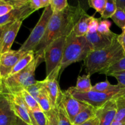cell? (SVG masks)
Listing matches in <instances>:
<instances>
[{"instance_id":"1","label":"cell","mask_w":125,"mask_h":125,"mask_svg":"<svg viewBox=\"0 0 125 125\" xmlns=\"http://www.w3.org/2000/svg\"><path fill=\"white\" fill-rule=\"evenodd\" d=\"M84 12L79 4L77 6H68L62 12L52 13L45 35L34 51L35 59L37 60L39 64L44 61L45 48L56 39L68 36Z\"/></svg>"},{"instance_id":"2","label":"cell","mask_w":125,"mask_h":125,"mask_svg":"<svg viewBox=\"0 0 125 125\" xmlns=\"http://www.w3.org/2000/svg\"><path fill=\"white\" fill-rule=\"evenodd\" d=\"M125 56L124 51L117 37L109 47L90 52L84 61L86 73L90 76L96 73H101Z\"/></svg>"},{"instance_id":"3","label":"cell","mask_w":125,"mask_h":125,"mask_svg":"<svg viewBox=\"0 0 125 125\" xmlns=\"http://www.w3.org/2000/svg\"><path fill=\"white\" fill-rule=\"evenodd\" d=\"M92 51V48L85 36H76L72 31L66 37L60 74L72 63L85 61Z\"/></svg>"},{"instance_id":"4","label":"cell","mask_w":125,"mask_h":125,"mask_svg":"<svg viewBox=\"0 0 125 125\" xmlns=\"http://www.w3.org/2000/svg\"><path fill=\"white\" fill-rule=\"evenodd\" d=\"M39 65L37 60L34 59L24 69L4 79V94H18L28 87L35 84L37 81L35 79V71Z\"/></svg>"},{"instance_id":"5","label":"cell","mask_w":125,"mask_h":125,"mask_svg":"<svg viewBox=\"0 0 125 125\" xmlns=\"http://www.w3.org/2000/svg\"><path fill=\"white\" fill-rule=\"evenodd\" d=\"M66 37H63L55 40L44 51L43 60L46 63L47 79H57L60 74Z\"/></svg>"},{"instance_id":"6","label":"cell","mask_w":125,"mask_h":125,"mask_svg":"<svg viewBox=\"0 0 125 125\" xmlns=\"http://www.w3.org/2000/svg\"><path fill=\"white\" fill-rule=\"evenodd\" d=\"M68 90L77 100L96 109L112 99H117L119 97L125 98V86L120 90L111 92H98L92 90L85 93L79 92L76 91L73 87H70Z\"/></svg>"},{"instance_id":"7","label":"cell","mask_w":125,"mask_h":125,"mask_svg":"<svg viewBox=\"0 0 125 125\" xmlns=\"http://www.w3.org/2000/svg\"><path fill=\"white\" fill-rule=\"evenodd\" d=\"M52 13L53 12L50 5L45 7L38 23L32 29L26 40L18 50L23 52H28L29 51H33L34 52L35 48L45 35L48 24Z\"/></svg>"},{"instance_id":"8","label":"cell","mask_w":125,"mask_h":125,"mask_svg":"<svg viewBox=\"0 0 125 125\" xmlns=\"http://www.w3.org/2000/svg\"><path fill=\"white\" fill-rule=\"evenodd\" d=\"M25 52L19 50H11L0 55V76L3 80L10 76L16 63Z\"/></svg>"},{"instance_id":"9","label":"cell","mask_w":125,"mask_h":125,"mask_svg":"<svg viewBox=\"0 0 125 125\" xmlns=\"http://www.w3.org/2000/svg\"><path fill=\"white\" fill-rule=\"evenodd\" d=\"M61 102L72 123L76 116L88 105L75 98L68 90L62 92Z\"/></svg>"},{"instance_id":"10","label":"cell","mask_w":125,"mask_h":125,"mask_svg":"<svg viewBox=\"0 0 125 125\" xmlns=\"http://www.w3.org/2000/svg\"><path fill=\"white\" fill-rule=\"evenodd\" d=\"M8 95L10 100L12 109L16 116L28 125H33L30 115L31 111L24 101L20 93L13 95L8 94Z\"/></svg>"},{"instance_id":"11","label":"cell","mask_w":125,"mask_h":125,"mask_svg":"<svg viewBox=\"0 0 125 125\" xmlns=\"http://www.w3.org/2000/svg\"><path fill=\"white\" fill-rule=\"evenodd\" d=\"M17 120L8 94H0V125H16Z\"/></svg>"},{"instance_id":"12","label":"cell","mask_w":125,"mask_h":125,"mask_svg":"<svg viewBox=\"0 0 125 125\" xmlns=\"http://www.w3.org/2000/svg\"><path fill=\"white\" fill-rule=\"evenodd\" d=\"M117 113L116 99L109 100L96 111L98 125H111Z\"/></svg>"},{"instance_id":"13","label":"cell","mask_w":125,"mask_h":125,"mask_svg":"<svg viewBox=\"0 0 125 125\" xmlns=\"http://www.w3.org/2000/svg\"><path fill=\"white\" fill-rule=\"evenodd\" d=\"M22 22L17 21L7 24L2 35L0 55L11 50V47L19 31Z\"/></svg>"},{"instance_id":"14","label":"cell","mask_w":125,"mask_h":125,"mask_svg":"<svg viewBox=\"0 0 125 125\" xmlns=\"http://www.w3.org/2000/svg\"><path fill=\"white\" fill-rule=\"evenodd\" d=\"M118 35L114 33L110 35L101 34L98 32L89 33L85 35V37L91 45L93 51L103 50L111 46L114 40L117 37Z\"/></svg>"},{"instance_id":"15","label":"cell","mask_w":125,"mask_h":125,"mask_svg":"<svg viewBox=\"0 0 125 125\" xmlns=\"http://www.w3.org/2000/svg\"><path fill=\"white\" fill-rule=\"evenodd\" d=\"M34 12V11L31 8L29 2L26 6L21 8L13 9L9 13L0 17V26L6 25L17 21H23L24 19Z\"/></svg>"},{"instance_id":"16","label":"cell","mask_w":125,"mask_h":125,"mask_svg":"<svg viewBox=\"0 0 125 125\" xmlns=\"http://www.w3.org/2000/svg\"><path fill=\"white\" fill-rule=\"evenodd\" d=\"M42 82L44 87L46 89L50 97L52 109H55L61 102L62 94V91H61L60 89L57 79L45 78Z\"/></svg>"},{"instance_id":"17","label":"cell","mask_w":125,"mask_h":125,"mask_svg":"<svg viewBox=\"0 0 125 125\" xmlns=\"http://www.w3.org/2000/svg\"><path fill=\"white\" fill-rule=\"evenodd\" d=\"M92 17L93 16H90L85 11L73 27V33L78 37L85 36L89 32V24Z\"/></svg>"},{"instance_id":"18","label":"cell","mask_w":125,"mask_h":125,"mask_svg":"<svg viewBox=\"0 0 125 125\" xmlns=\"http://www.w3.org/2000/svg\"><path fill=\"white\" fill-rule=\"evenodd\" d=\"M96 109L87 105L75 117L73 121V125H79L96 117Z\"/></svg>"},{"instance_id":"19","label":"cell","mask_w":125,"mask_h":125,"mask_svg":"<svg viewBox=\"0 0 125 125\" xmlns=\"http://www.w3.org/2000/svg\"><path fill=\"white\" fill-rule=\"evenodd\" d=\"M34 59H35V54H34V51H29L28 52H26L25 54L21 57L20 59L16 63L10 76L16 74L18 72H20L21 70L24 69L28 65L30 64L32 62Z\"/></svg>"},{"instance_id":"20","label":"cell","mask_w":125,"mask_h":125,"mask_svg":"<svg viewBox=\"0 0 125 125\" xmlns=\"http://www.w3.org/2000/svg\"><path fill=\"white\" fill-rule=\"evenodd\" d=\"M76 91L79 92H89L92 90V85L90 81V74H84L83 76H79L77 79L76 85L73 87Z\"/></svg>"},{"instance_id":"21","label":"cell","mask_w":125,"mask_h":125,"mask_svg":"<svg viewBox=\"0 0 125 125\" xmlns=\"http://www.w3.org/2000/svg\"><path fill=\"white\" fill-rule=\"evenodd\" d=\"M37 101L44 113L50 112L51 110L52 109L50 97L44 86L37 99Z\"/></svg>"},{"instance_id":"22","label":"cell","mask_w":125,"mask_h":125,"mask_svg":"<svg viewBox=\"0 0 125 125\" xmlns=\"http://www.w3.org/2000/svg\"><path fill=\"white\" fill-rule=\"evenodd\" d=\"M20 93L21 97L23 98L25 103L26 104L28 107H29V109L32 112L42 111L37 100L31 95H30L26 90L24 89V90H21V92Z\"/></svg>"},{"instance_id":"23","label":"cell","mask_w":125,"mask_h":125,"mask_svg":"<svg viewBox=\"0 0 125 125\" xmlns=\"http://www.w3.org/2000/svg\"><path fill=\"white\" fill-rule=\"evenodd\" d=\"M54 110L57 114L58 125H73L70 120L62 103L60 102Z\"/></svg>"},{"instance_id":"24","label":"cell","mask_w":125,"mask_h":125,"mask_svg":"<svg viewBox=\"0 0 125 125\" xmlns=\"http://www.w3.org/2000/svg\"><path fill=\"white\" fill-rule=\"evenodd\" d=\"M117 113L114 121L125 122V98L119 97L116 99Z\"/></svg>"},{"instance_id":"25","label":"cell","mask_w":125,"mask_h":125,"mask_svg":"<svg viewBox=\"0 0 125 125\" xmlns=\"http://www.w3.org/2000/svg\"><path fill=\"white\" fill-rule=\"evenodd\" d=\"M115 0H107L104 10L101 15V18L106 20L111 18L117 10Z\"/></svg>"},{"instance_id":"26","label":"cell","mask_w":125,"mask_h":125,"mask_svg":"<svg viewBox=\"0 0 125 125\" xmlns=\"http://www.w3.org/2000/svg\"><path fill=\"white\" fill-rule=\"evenodd\" d=\"M122 71H125V56L124 57L116 62L112 66L109 67L107 69L105 70L103 72H101L100 74H106L107 76H110L111 74L115 72H122Z\"/></svg>"},{"instance_id":"27","label":"cell","mask_w":125,"mask_h":125,"mask_svg":"<svg viewBox=\"0 0 125 125\" xmlns=\"http://www.w3.org/2000/svg\"><path fill=\"white\" fill-rule=\"evenodd\" d=\"M114 23L121 29H125V12L123 10L117 9L115 13L111 17Z\"/></svg>"},{"instance_id":"28","label":"cell","mask_w":125,"mask_h":125,"mask_svg":"<svg viewBox=\"0 0 125 125\" xmlns=\"http://www.w3.org/2000/svg\"><path fill=\"white\" fill-rule=\"evenodd\" d=\"M50 6L52 12H60L64 10L68 7L67 0H50Z\"/></svg>"},{"instance_id":"29","label":"cell","mask_w":125,"mask_h":125,"mask_svg":"<svg viewBox=\"0 0 125 125\" xmlns=\"http://www.w3.org/2000/svg\"><path fill=\"white\" fill-rule=\"evenodd\" d=\"M43 87V84L42 81H37L35 84L28 87L24 90H26L37 100Z\"/></svg>"},{"instance_id":"30","label":"cell","mask_w":125,"mask_h":125,"mask_svg":"<svg viewBox=\"0 0 125 125\" xmlns=\"http://www.w3.org/2000/svg\"><path fill=\"white\" fill-rule=\"evenodd\" d=\"M112 23L111 21L107 20H101L99 23L98 27L97 32L103 35H110L114 34L113 32H112L110 29Z\"/></svg>"},{"instance_id":"31","label":"cell","mask_w":125,"mask_h":125,"mask_svg":"<svg viewBox=\"0 0 125 125\" xmlns=\"http://www.w3.org/2000/svg\"><path fill=\"white\" fill-rule=\"evenodd\" d=\"M107 0H89L88 4L90 7H92L100 14H102L104 10Z\"/></svg>"},{"instance_id":"32","label":"cell","mask_w":125,"mask_h":125,"mask_svg":"<svg viewBox=\"0 0 125 125\" xmlns=\"http://www.w3.org/2000/svg\"><path fill=\"white\" fill-rule=\"evenodd\" d=\"M29 4L31 8L35 12L43 7H46L50 5V0H29Z\"/></svg>"},{"instance_id":"33","label":"cell","mask_w":125,"mask_h":125,"mask_svg":"<svg viewBox=\"0 0 125 125\" xmlns=\"http://www.w3.org/2000/svg\"><path fill=\"white\" fill-rule=\"evenodd\" d=\"M13 9V6L9 3L8 1L0 0V17L9 13Z\"/></svg>"},{"instance_id":"34","label":"cell","mask_w":125,"mask_h":125,"mask_svg":"<svg viewBox=\"0 0 125 125\" xmlns=\"http://www.w3.org/2000/svg\"><path fill=\"white\" fill-rule=\"evenodd\" d=\"M45 114L47 117L49 125H58L57 114H56V112L54 109H52L50 112Z\"/></svg>"},{"instance_id":"35","label":"cell","mask_w":125,"mask_h":125,"mask_svg":"<svg viewBox=\"0 0 125 125\" xmlns=\"http://www.w3.org/2000/svg\"><path fill=\"white\" fill-rule=\"evenodd\" d=\"M101 20V18H96L93 16L92 18L91 21L89 24V33H94L97 31L99 23H100V21Z\"/></svg>"},{"instance_id":"36","label":"cell","mask_w":125,"mask_h":125,"mask_svg":"<svg viewBox=\"0 0 125 125\" xmlns=\"http://www.w3.org/2000/svg\"><path fill=\"white\" fill-rule=\"evenodd\" d=\"M110 76L114 77L118 81V84L125 86V71L115 72L111 74Z\"/></svg>"},{"instance_id":"37","label":"cell","mask_w":125,"mask_h":125,"mask_svg":"<svg viewBox=\"0 0 125 125\" xmlns=\"http://www.w3.org/2000/svg\"><path fill=\"white\" fill-rule=\"evenodd\" d=\"M9 3L12 6L14 9L21 8L26 6L29 2V0H10L8 1Z\"/></svg>"},{"instance_id":"38","label":"cell","mask_w":125,"mask_h":125,"mask_svg":"<svg viewBox=\"0 0 125 125\" xmlns=\"http://www.w3.org/2000/svg\"><path fill=\"white\" fill-rule=\"evenodd\" d=\"M117 40L122 46L123 51L125 53V30H123L121 34L117 36Z\"/></svg>"},{"instance_id":"39","label":"cell","mask_w":125,"mask_h":125,"mask_svg":"<svg viewBox=\"0 0 125 125\" xmlns=\"http://www.w3.org/2000/svg\"><path fill=\"white\" fill-rule=\"evenodd\" d=\"M116 6L117 9H118L125 10V0H115Z\"/></svg>"},{"instance_id":"40","label":"cell","mask_w":125,"mask_h":125,"mask_svg":"<svg viewBox=\"0 0 125 125\" xmlns=\"http://www.w3.org/2000/svg\"><path fill=\"white\" fill-rule=\"evenodd\" d=\"M79 125H98V122L97 118L95 117V118H92V119Z\"/></svg>"},{"instance_id":"41","label":"cell","mask_w":125,"mask_h":125,"mask_svg":"<svg viewBox=\"0 0 125 125\" xmlns=\"http://www.w3.org/2000/svg\"><path fill=\"white\" fill-rule=\"evenodd\" d=\"M6 25L2 26H0V52H1V39H2V35L3 34V32L4 31L5 28H6Z\"/></svg>"},{"instance_id":"42","label":"cell","mask_w":125,"mask_h":125,"mask_svg":"<svg viewBox=\"0 0 125 125\" xmlns=\"http://www.w3.org/2000/svg\"><path fill=\"white\" fill-rule=\"evenodd\" d=\"M0 94H4V80L0 76Z\"/></svg>"},{"instance_id":"43","label":"cell","mask_w":125,"mask_h":125,"mask_svg":"<svg viewBox=\"0 0 125 125\" xmlns=\"http://www.w3.org/2000/svg\"><path fill=\"white\" fill-rule=\"evenodd\" d=\"M16 125H28V123H25V122H23V120H21L19 118L17 117V123H16Z\"/></svg>"},{"instance_id":"44","label":"cell","mask_w":125,"mask_h":125,"mask_svg":"<svg viewBox=\"0 0 125 125\" xmlns=\"http://www.w3.org/2000/svg\"><path fill=\"white\" fill-rule=\"evenodd\" d=\"M111 125H125V122H116L114 121Z\"/></svg>"},{"instance_id":"45","label":"cell","mask_w":125,"mask_h":125,"mask_svg":"<svg viewBox=\"0 0 125 125\" xmlns=\"http://www.w3.org/2000/svg\"><path fill=\"white\" fill-rule=\"evenodd\" d=\"M124 11H125V10H124Z\"/></svg>"},{"instance_id":"46","label":"cell","mask_w":125,"mask_h":125,"mask_svg":"<svg viewBox=\"0 0 125 125\" xmlns=\"http://www.w3.org/2000/svg\"></svg>"}]
</instances>
